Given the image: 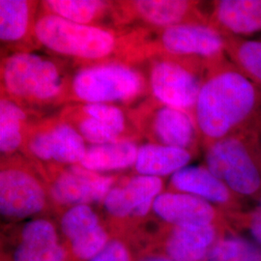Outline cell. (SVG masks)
Listing matches in <instances>:
<instances>
[{
    "mask_svg": "<svg viewBox=\"0 0 261 261\" xmlns=\"http://www.w3.org/2000/svg\"><path fill=\"white\" fill-rule=\"evenodd\" d=\"M205 166L237 196L261 199V139L238 134L218 140L205 149Z\"/></svg>",
    "mask_w": 261,
    "mask_h": 261,
    "instance_id": "277c9868",
    "label": "cell"
},
{
    "mask_svg": "<svg viewBox=\"0 0 261 261\" xmlns=\"http://www.w3.org/2000/svg\"><path fill=\"white\" fill-rule=\"evenodd\" d=\"M203 261H261V246L240 233L228 234L215 244Z\"/></svg>",
    "mask_w": 261,
    "mask_h": 261,
    "instance_id": "4316f807",
    "label": "cell"
},
{
    "mask_svg": "<svg viewBox=\"0 0 261 261\" xmlns=\"http://www.w3.org/2000/svg\"><path fill=\"white\" fill-rule=\"evenodd\" d=\"M141 29V59L168 56L216 64L227 58L224 34L211 23H187L161 30Z\"/></svg>",
    "mask_w": 261,
    "mask_h": 261,
    "instance_id": "9c48e42d",
    "label": "cell"
},
{
    "mask_svg": "<svg viewBox=\"0 0 261 261\" xmlns=\"http://www.w3.org/2000/svg\"><path fill=\"white\" fill-rule=\"evenodd\" d=\"M212 65L196 58L153 57L147 79L152 98L194 117L198 94Z\"/></svg>",
    "mask_w": 261,
    "mask_h": 261,
    "instance_id": "30bf717a",
    "label": "cell"
},
{
    "mask_svg": "<svg viewBox=\"0 0 261 261\" xmlns=\"http://www.w3.org/2000/svg\"><path fill=\"white\" fill-rule=\"evenodd\" d=\"M70 77L50 57L17 50L1 60V96L27 109L67 103Z\"/></svg>",
    "mask_w": 261,
    "mask_h": 261,
    "instance_id": "3957f363",
    "label": "cell"
},
{
    "mask_svg": "<svg viewBox=\"0 0 261 261\" xmlns=\"http://www.w3.org/2000/svg\"><path fill=\"white\" fill-rule=\"evenodd\" d=\"M85 140L63 120L32 122L25 132L22 153L36 168L80 165L86 152Z\"/></svg>",
    "mask_w": 261,
    "mask_h": 261,
    "instance_id": "7c38bea8",
    "label": "cell"
},
{
    "mask_svg": "<svg viewBox=\"0 0 261 261\" xmlns=\"http://www.w3.org/2000/svg\"><path fill=\"white\" fill-rule=\"evenodd\" d=\"M0 261H69L56 219L1 224Z\"/></svg>",
    "mask_w": 261,
    "mask_h": 261,
    "instance_id": "8fae6325",
    "label": "cell"
},
{
    "mask_svg": "<svg viewBox=\"0 0 261 261\" xmlns=\"http://www.w3.org/2000/svg\"><path fill=\"white\" fill-rule=\"evenodd\" d=\"M194 157L188 150L149 142L140 146L134 169L139 175L163 178L188 167Z\"/></svg>",
    "mask_w": 261,
    "mask_h": 261,
    "instance_id": "44dd1931",
    "label": "cell"
},
{
    "mask_svg": "<svg viewBox=\"0 0 261 261\" xmlns=\"http://www.w3.org/2000/svg\"><path fill=\"white\" fill-rule=\"evenodd\" d=\"M152 216L161 223L173 225H221L233 228L224 211L185 193L163 192L153 204Z\"/></svg>",
    "mask_w": 261,
    "mask_h": 261,
    "instance_id": "e0dca14e",
    "label": "cell"
},
{
    "mask_svg": "<svg viewBox=\"0 0 261 261\" xmlns=\"http://www.w3.org/2000/svg\"><path fill=\"white\" fill-rule=\"evenodd\" d=\"M164 188V178L139 174L119 178L100 204L113 237L129 242L151 219L153 204Z\"/></svg>",
    "mask_w": 261,
    "mask_h": 261,
    "instance_id": "ba28073f",
    "label": "cell"
},
{
    "mask_svg": "<svg viewBox=\"0 0 261 261\" xmlns=\"http://www.w3.org/2000/svg\"><path fill=\"white\" fill-rule=\"evenodd\" d=\"M34 41L57 56L90 64L120 60L130 63V33L123 34L101 25L79 24L42 13L34 25Z\"/></svg>",
    "mask_w": 261,
    "mask_h": 261,
    "instance_id": "7a4b0ae2",
    "label": "cell"
},
{
    "mask_svg": "<svg viewBox=\"0 0 261 261\" xmlns=\"http://www.w3.org/2000/svg\"><path fill=\"white\" fill-rule=\"evenodd\" d=\"M148 83L135 66L110 61L82 67L70 77L67 102L132 103L147 92Z\"/></svg>",
    "mask_w": 261,
    "mask_h": 261,
    "instance_id": "5b68a950",
    "label": "cell"
},
{
    "mask_svg": "<svg viewBox=\"0 0 261 261\" xmlns=\"http://www.w3.org/2000/svg\"><path fill=\"white\" fill-rule=\"evenodd\" d=\"M0 213L2 224L55 217L47 185L36 168L18 155L1 158Z\"/></svg>",
    "mask_w": 261,
    "mask_h": 261,
    "instance_id": "8992f818",
    "label": "cell"
},
{
    "mask_svg": "<svg viewBox=\"0 0 261 261\" xmlns=\"http://www.w3.org/2000/svg\"><path fill=\"white\" fill-rule=\"evenodd\" d=\"M260 139H261V136H260Z\"/></svg>",
    "mask_w": 261,
    "mask_h": 261,
    "instance_id": "4dcf8cb0",
    "label": "cell"
},
{
    "mask_svg": "<svg viewBox=\"0 0 261 261\" xmlns=\"http://www.w3.org/2000/svg\"><path fill=\"white\" fill-rule=\"evenodd\" d=\"M204 199L225 215L245 210L246 201L237 196L205 166H188L169 179L168 190Z\"/></svg>",
    "mask_w": 261,
    "mask_h": 261,
    "instance_id": "ac0fdd59",
    "label": "cell"
},
{
    "mask_svg": "<svg viewBox=\"0 0 261 261\" xmlns=\"http://www.w3.org/2000/svg\"><path fill=\"white\" fill-rule=\"evenodd\" d=\"M69 261H90L113 237L103 216L92 205L56 211L55 217Z\"/></svg>",
    "mask_w": 261,
    "mask_h": 261,
    "instance_id": "9a60e30c",
    "label": "cell"
},
{
    "mask_svg": "<svg viewBox=\"0 0 261 261\" xmlns=\"http://www.w3.org/2000/svg\"><path fill=\"white\" fill-rule=\"evenodd\" d=\"M59 117L71 124L81 134L85 142L91 145H102L120 140H124L121 136L103 122L86 115L77 106L66 108Z\"/></svg>",
    "mask_w": 261,
    "mask_h": 261,
    "instance_id": "484cf974",
    "label": "cell"
},
{
    "mask_svg": "<svg viewBox=\"0 0 261 261\" xmlns=\"http://www.w3.org/2000/svg\"><path fill=\"white\" fill-rule=\"evenodd\" d=\"M194 117L204 149L233 135L261 136V86L226 58L209 69Z\"/></svg>",
    "mask_w": 261,
    "mask_h": 261,
    "instance_id": "6da1fadb",
    "label": "cell"
},
{
    "mask_svg": "<svg viewBox=\"0 0 261 261\" xmlns=\"http://www.w3.org/2000/svg\"><path fill=\"white\" fill-rule=\"evenodd\" d=\"M28 109L1 96L0 100V151L1 158L16 155L22 149L25 132L29 126Z\"/></svg>",
    "mask_w": 261,
    "mask_h": 261,
    "instance_id": "cb8c5ba5",
    "label": "cell"
},
{
    "mask_svg": "<svg viewBox=\"0 0 261 261\" xmlns=\"http://www.w3.org/2000/svg\"><path fill=\"white\" fill-rule=\"evenodd\" d=\"M139 146L135 140H120L87 147L80 166L90 171L103 173L134 168Z\"/></svg>",
    "mask_w": 261,
    "mask_h": 261,
    "instance_id": "7402d4cb",
    "label": "cell"
},
{
    "mask_svg": "<svg viewBox=\"0 0 261 261\" xmlns=\"http://www.w3.org/2000/svg\"><path fill=\"white\" fill-rule=\"evenodd\" d=\"M43 13L86 25H99L109 14L113 16V2L99 0H47L41 3Z\"/></svg>",
    "mask_w": 261,
    "mask_h": 261,
    "instance_id": "603a6c76",
    "label": "cell"
},
{
    "mask_svg": "<svg viewBox=\"0 0 261 261\" xmlns=\"http://www.w3.org/2000/svg\"><path fill=\"white\" fill-rule=\"evenodd\" d=\"M221 225H173L153 216L130 241L134 252H158L175 261H203L220 239L236 234Z\"/></svg>",
    "mask_w": 261,
    "mask_h": 261,
    "instance_id": "52a82bcc",
    "label": "cell"
},
{
    "mask_svg": "<svg viewBox=\"0 0 261 261\" xmlns=\"http://www.w3.org/2000/svg\"><path fill=\"white\" fill-rule=\"evenodd\" d=\"M38 2L0 0V40L2 46L29 50L34 41Z\"/></svg>",
    "mask_w": 261,
    "mask_h": 261,
    "instance_id": "ffe728a7",
    "label": "cell"
},
{
    "mask_svg": "<svg viewBox=\"0 0 261 261\" xmlns=\"http://www.w3.org/2000/svg\"><path fill=\"white\" fill-rule=\"evenodd\" d=\"M200 6L201 2L190 0L116 1L113 2V21L118 27L139 23L152 30L187 23H210Z\"/></svg>",
    "mask_w": 261,
    "mask_h": 261,
    "instance_id": "2e32d148",
    "label": "cell"
},
{
    "mask_svg": "<svg viewBox=\"0 0 261 261\" xmlns=\"http://www.w3.org/2000/svg\"><path fill=\"white\" fill-rule=\"evenodd\" d=\"M229 61L252 83L261 86V40L224 34Z\"/></svg>",
    "mask_w": 261,
    "mask_h": 261,
    "instance_id": "d4e9b609",
    "label": "cell"
},
{
    "mask_svg": "<svg viewBox=\"0 0 261 261\" xmlns=\"http://www.w3.org/2000/svg\"><path fill=\"white\" fill-rule=\"evenodd\" d=\"M130 115L140 136L151 143L188 150L196 155L201 141L195 118L190 113L152 98L140 103Z\"/></svg>",
    "mask_w": 261,
    "mask_h": 261,
    "instance_id": "4fadbf2b",
    "label": "cell"
},
{
    "mask_svg": "<svg viewBox=\"0 0 261 261\" xmlns=\"http://www.w3.org/2000/svg\"><path fill=\"white\" fill-rule=\"evenodd\" d=\"M250 209L226 214L227 220L238 233L245 230L252 236V241L261 246V199Z\"/></svg>",
    "mask_w": 261,
    "mask_h": 261,
    "instance_id": "83f0119b",
    "label": "cell"
},
{
    "mask_svg": "<svg viewBox=\"0 0 261 261\" xmlns=\"http://www.w3.org/2000/svg\"><path fill=\"white\" fill-rule=\"evenodd\" d=\"M134 261H175L158 252H134Z\"/></svg>",
    "mask_w": 261,
    "mask_h": 261,
    "instance_id": "f546056e",
    "label": "cell"
},
{
    "mask_svg": "<svg viewBox=\"0 0 261 261\" xmlns=\"http://www.w3.org/2000/svg\"><path fill=\"white\" fill-rule=\"evenodd\" d=\"M210 23L223 34L249 36L261 32V0L214 1Z\"/></svg>",
    "mask_w": 261,
    "mask_h": 261,
    "instance_id": "d6986e66",
    "label": "cell"
},
{
    "mask_svg": "<svg viewBox=\"0 0 261 261\" xmlns=\"http://www.w3.org/2000/svg\"><path fill=\"white\" fill-rule=\"evenodd\" d=\"M130 244L125 239L112 237V240L90 261H134Z\"/></svg>",
    "mask_w": 261,
    "mask_h": 261,
    "instance_id": "f1b7e54d",
    "label": "cell"
},
{
    "mask_svg": "<svg viewBox=\"0 0 261 261\" xmlns=\"http://www.w3.org/2000/svg\"><path fill=\"white\" fill-rule=\"evenodd\" d=\"M47 185L55 210L101 204L120 177L90 171L80 165L36 168Z\"/></svg>",
    "mask_w": 261,
    "mask_h": 261,
    "instance_id": "5bb4252c",
    "label": "cell"
}]
</instances>
